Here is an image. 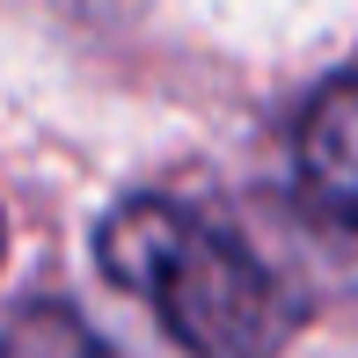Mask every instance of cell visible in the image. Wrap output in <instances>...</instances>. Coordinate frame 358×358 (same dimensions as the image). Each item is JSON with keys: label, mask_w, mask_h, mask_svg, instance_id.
Wrapping results in <instances>:
<instances>
[{"label": "cell", "mask_w": 358, "mask_h": 358, "mask_svg": "<svg viewBox=\"0 0 358 358\" xmlns=\"http://www.w3.org/2000/svg\"><path fill=\"white\" fill-rule=\"evenodd\" d=\"M0 358H110V351L66 300H29V307H15Z\"/></svg>", "instance_id": "3957f363"}, {"label": "cell", "mask_w": 358, "mask_h": 358, "mask_svg": "<svg viewBox=\"0 0 358 358\" xmlns=\"http://www.w3.org/2000/svg\"><path fill=\"white\" fill-rule=\"evenodd\" d=\"M0 249H8V227H0Z\"/></svg>", "instance_id": "277c9868"}, {"label": "cell", "mask_w": 358, "mask_h": 358, "mask_svg": "<svg viewBox=\"0 0 358 358\" xmlns=\"http://www.w3.org/2000/svg\"><path fill=\"white\" fill-rule=\"evenodd\" d=\"M95 264L190 358H264L285 329V300L271 271L227 227H213L176 198H154V190L103 213Z\"/></svg>", "instance_id": "6da1fadb"}, {"label": "cell", "mask_w": 358, "mask_h": 358, "mask_svg": "<svg viewBox=\"0 0 358 358\" xmlns=\"http://www.w3.org/2000/svg\"><path fill=\"white\" fill-rule=\"evenodd\" d=\"M292 183L322 220L358 227V73H336L307 95L292 124Z\"/></svg>", "instance_id": "7a4b0ae2"}]
</instances>
